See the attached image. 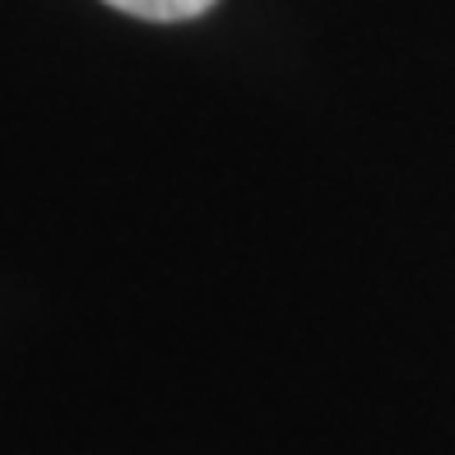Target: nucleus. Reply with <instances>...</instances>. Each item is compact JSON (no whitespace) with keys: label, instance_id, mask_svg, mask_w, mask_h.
I'll list each match as a JSON object with an SVG mask.
<instances>
[{"label":"nucleus","instance_id":"f257e3e1","mask_svg":"<svg viewBox=\"0 0 455 455\" xmlns=\"http://www.w3.org/2000/svg\"><path fill=\"white\" fill-rule=\"evenodd\" d=\"M112 10L149 19V24H181V19H196L214 5V0H108Z\"/></svg>","mask_w":455,"mask_h":455}]
</instances>
